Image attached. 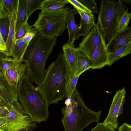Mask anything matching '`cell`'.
<instances>
[{
  "instance_id": "40",
  "label": "cell",
  "mask_w": 131,
  "mask_h": 131,
  "mask_svg": "<svg viewBox=\"0 0 131 131\" xmlns=\"http://www.w3.org/2000/svg\"><path fill=\"white\" fill-rule=\"evenodd\" d=\"M71 101V97H68L65 101V104L66 105H68L70 103Z\"/></svg>"
},
{
  "instance_id": "18",
  "label": "cell",
  "mask_w": 131,
  "mask_h": 131,
  "mask_svg": "<svg viewBox=\"0 0 131 131\" xmlns=\"http://www.w3.org/2000/svg\"><path fill=\"white\" fill-rule=\"evenodd\" d=\"M26 0H18L16 14L15 33L19 31L28 22L26 12Z\"/></svg>"
},
{
  "instance_id": "21",
  "label": "cell",
  "mask_w": 131,
  "mask_h": 131,
  "mask_svg": "<svg viewBox=\"0 0 131 131\" xmlns=\"http://www.w3.org/2000/svg\"><path fill=\"white\" fill-rule=\"evenodd\" d=\"M131 52V43H130L114 52L108 53L106 65L111 66L117 60L127 56Z\"/></svg>"
},
{
  "instance_id": "29",
  "label": "cell",
  "mask_w": 131,
  "mask_h": 131,
  "mask_svg": "<svg viewBox=\"0 0 131 131\" xmlns=\"http://www.w3.org/2000/svg\"><path fill=\"white\" fill-rule=\"evenodd\" d=\"M79 1L87 7L92 13H98L97 4L94 0H80Z\"/></svg>"
},
{
  "instance_id": "4",
  "label": "cell",
  "mask_w": 131,
  "mask_h": 131,
  "mask_svg": "<svg viewBox=\"0 0 131 131\" xmlns=\"http://www.w3.org/2000/svg\"><path fill=\"white\" fill-rule=\"evenodd\" d=\"M29 77L28 75L23 80L18 98L26 114L33 120L40 123L48 119V107L32 84Z\"/></svg>"
},
{
  "instance_id": "27",
  "label": "cell",
  "mask_w": 131,
  "mask_h": 131,
  "mask_svg": "<svg viewBox=\"0 0 131 131\" xmlns=\"http://www.w3.org/2000/svg\"><path fill=\"white\" fill-rule=\"evenodd\" d=\"M79 76L73 75L70 77L67 87V97H71L76 89V85Z\"/></svg>"
},
{
  "instance_id": "10",
  "label": "cell",
  "mask_w": 131,
  "mask_h": 131,
  "mask_svg": "<svg viewBox=\"0 0 131 131\" xmlns=\"http://www.w3.org/2000/svg\"><path fill=\"white\" fill-rule=\"evenodd\" d=\"M100 32L99 25L97 22L89 33L83 37L76 48L77 50L86 55L90 59L98 45Z\"/></svg>"
},
{
  "instance_id": "32",
  "label": "cell",
  "mask_w": 131,
  "mask_h": 131,
  "mask_svg": "<svg viewBox=\"0 0 131 131\" xmlns=\"http://www.w3.org/2000/svg\"><path fill=\"white\" fill-rule=\"evenodd\" d=\"M32 27V26L29 25L28 22L26 23L19 31L15 33L16 40L23 38Z\"/></svg>"
},
{
  "instance_id": "13",
  "label": "cell",
  "mask_w": 131,
  "mask_h": 131,
  "mask_svg": "<svg viewBox=\"0 0 131 131\" xmlns=\"http://www.w3.org/2000/svg\"><path fill=\"white\" fill-rule=\"evenodd\" d=\"M77 9L80 16V23L75 36V40L78 39L81 36H83V37H85L90 32L92 27L95 25V18L93 13H85Z\"/></svg>"
},
{
  "instance_id": "34",
  "label": "cell",
  "mask_w": 131,
  "mask_h": 131,
  "mask_svg": "<svg viewBox=\"0 0 131 131\" xmlns=\"http://www.w3.org/2000/svg\"><path fill=\"white\" fill-rule=\"evenodd\" d=\"M118 131H131V125L124 123L119 126Z\"/></svg>"
},
{
  "instance_id": "25",
  "label": "cell",
  "mask_w": 131,
  "mask_h": 131,
  "mask_svg": "<svg viewBox=\"0 0 131 131\" xmlns=\"http://www.w3.org/2000/svg\"><path fill=\"white\" fill-rule=\"evenodd\" d=\"M42 2L40 0H26V12L28 19L35 11L40 8Z\"/></svg>"
},
{
  "instance_id": "24",
  "label": "cell",
  "mask_w": 131,
  "mask_h": 131,
  "mask_svg": "<svg viewBox=\"0 0 131 131\" xmlns=\"http://www.w3.org/2000/svg\"><path fill=\"white\" fill-rule=\"evenodd\" d=\"M128 8L125 10L119 19L117 28V32L121 31L128 27L131 14L128 12Z\"/></svg>"
},
{
  "instance_id": "39",
  "label": "cell",
  "mask_w": 131,
  "mask_h": 131,
  "mask_svg": "<svg viewBox=\"0 0 131 131\" xmlns=\"http://www.w3.org/2000/svg\"><path fill=\"white\" fill-rule=\"evenodd\" d=\"M7 57L5 54L0 50V63L3 59Z\"/></svg>"
},
{
  "instance_id": "9",
  "label": "cell",
  "mask_w": 131,
  "mask_h": 131,
  "mask_svg": "<svg viewBox=\"0 0 131 131\" xmlns=\"http://www.w3.org/2000/svg\"><path fill=\"white\" fill-rule=\"evenodd\" d=\"M126 94L124 87L117 91L113 97L108 115L103 122L115 129H117L119 125L118 117L123 112Z\"/></svg>"
},
{
  "instance_id": "17",
  "label": "cell",
  "mask_w": 131,
  "mask_h": 131,
  "mask_svg": "<svg viewBox=\"0 0 131 131\" xmlns=\"http://www.w3.org/2000/svg\"><path fill=\"white\" fill-rule=\"evenodd\" d=\"M0 97L7 103L10 104L15 99L13 90L6 79L3 73L0 70Z\"/></svg>"
},
{
  "instance_id": "6",
  "label": "cell",
  "mask_w": 131,
  "mask_h": 131,
  "mask_svg": "<svg viewBox=\"0 0 131 131\" xmlns=\"http://www.w3.org/2000/svg\"><path fill=\"white\" fill-rule=\"evenodd\" d=\"M72 10L66 7L57 11L40 12L37 20L32 26L47 37L60 36L66 28L67 17Z\"/></svg>"
},
{
  "instance_id": "7",
  "label": "cell",
  "mask_w": 131,
  "mask_h": 131,
  "mask_svg": "<svg viewBox=\"0 0 131 131\" xmlns=\"http://www.w3.org/2000/svg\"><path fill=\"white\" fill-rule=\"evenodd\" d=\"M4 125L0 127L2 131H33L37 127V122L27 114L18 101L15 99Z\"/></svg>"
},
{
  "instance_id": "42",
  "label": "cell",
  "mask_w": 131,
  "mask_h": 131,
  "mask_svg": "<svg viewBox=\"0 0 131 131\" xmlns=\"http://www.w3.org/2000/svg\"><path fill=\"white\" fill-rule=\"evenodd\" d=\"M0 131H2V130L0 129Z\"/></svg>"
},
{
  "instance_id": "14",
  "label": "cell",
  "mask_w": 131,
  "mask_h": 131,
  "mask_svg": "<svg viewBox=\"0 0 131 131\" xmlns=\"http://www.w3.org/2000/svg\"><path fill=\"white\" fill-rule=\"evenodd\" d=\"M62 48L71 77L74 75L76 71L78 51L74 44L70 46H63Z\"/></svg>"
},
{
  "instance_id": "35",
  "label": "cell",
  "mask_w": 131,
  "mask_h": 131,
  "mask_svg": "<svg viewBox=\"0 0 131 131\" xmlns=\"http://www.w3.org/2000/svg\"><path fill=\"white\" fill-rule=\"evenodd\" d=\"M10 109L7 107H0V117H6L9 113Z\"/></svg>"
},
{
  "instance_id": "20",
  "label": "cell",
  "mask_w": 131,
  "mask_h": 131,
  "mask_svg": "<svg viewBox=\"0 0 131 131\" xmlns=\"http://www.w3.org/2000/svg\"><path fill=\"white\" fill-rule=\"evenodd\" d=\"M10 24L9 14L3 3L0 8V31L5 43L8 36Z\"/></svg>"
},
{
  "instance_id": "38",
  "label": "cell",
  "mask_w": 131,
  "mask_h": 131,
  "mask_svg": "<svg viewBox=\"0 0 131 131\" xmlns=\"http://www.w3.org/2000/svg\"><path fill=\"white\" fill-rule=\"evenodd\" d=\"M6 120V117H0V127L4 124Z\"/></svg>"
},
{
  "instance_id": "15",
  "label": "cell",
  "mask_w": 131,
  "mask_h": 131,
  "mask_svg": "<svg viewBox=\"0 0 131 131\" xmlns=\"http://www.w3.org/2000/svg\"><path fill=\"white\" fill-rule=\"evenodd\" d=\"M18 5L12 13L9 14L10 26L7 39L5 43L6 50L3 52L7 57H11L16 39L15 37V25Z\"/></svg>"
},
{
  "instance_id": "11",
  "label": "cell",
  "mask_w": 131,
  "mask_h": 131,
  "mask_svg": "<svg viewBox=\"0 0 131 131\" xmlns=\"http://www.w3.org/2000/svg\"><path fill=\"white\" fill-rule=\"evenodd\" d=\"M108 53L106 45L100 32L98 45L90 59V69H101L106 65Z\"/></svg>"
},
{
  "instance_id": "37",
  "label": "cell",
  "mask_w": 131,
  "mask_h": 131,
  "mask_svg": "<svg viewBox=\"0 0 131 131\" xmlns=\"http://www.w3.org/2000/svg\"><path fill=\"white\" fill-rule=\"evenodd\" d=\"M11 106V103H8L3 99L0 97V107H7L10 108Z\"/></svg>"
},
{
  "instance_id": "41",
  "label": "cell",
  "mask_w": 131,
  "mask_h": 131,
  "mask_svg": "<svg viewBox=\"0 0 131 131\" xmlns=\"http://www.w3.org/2000/svg\"><path fill=\"white\" fill-rule=\"evenodd\" d=\"M3 4V1L2 0H0V8L1 7Z\"/></svg>"
},
{
  "instance_id": "1",
  "label": "cell",
  "mask_w": 131,
  "mask_h": 131,
  "mask_svg": "<svg viewBox=\"0 0 131 131\" xmlns=\"http://www.w3.org/2000/svg\"><path fill=\"white\" fill-rule=\"evenodd\" d=\"M69 70L63 53L49 66L44 78L36 88L48 107L67 97Z\"/></svg>"
},
{
  "instance_id": "2",
  "label": "cell",
  "mask_w": 131,
  "mask_h": 131,
  "mask_svg": "<svg viewBox=\"0 0 131 131\" xmlns=\"http://www.w3.org/2000/svg\"><path fill=\"white\" fill-rule=\"evenodd\" d=\"M57 37H47L39 32L27 47L22 61L27 66L31 82H34L37 86L44 78L45 63L56 44Z\"/></svg>"
},
{
  "instance_id": "19",
  "label": "cell",
  "mask_w": 131,
  "mask_h": 131,
  "mask_svg": "<svg viewBox=\"0 0 131 131\" xmlns=\"http://www.w3.org/2000/svg\"><path fill=\"white\" fill-rule=\"evenodd\" d=\"M68 3V0H45L42 1L40 9L42 13L57 11L64 8Z\"/></svg>"
},
{
  "instance_id": "30",
  "label": "cell",
  "mask_w": 131,
  "mask_h": 131,
  "mask_svg": "<svg viewBox=\"0 0 131 131\" xmlns=\"http://www.w3.org/2000/svg\"><path fill=\"white\" fill-rule=\"evenodd\" d=\"M69 3L73 5L74 7L82 12L86 13H92L91 11L80 2L79 0H68Z\"/></svg>"
},
{
  "instance_id": "12",
  "label": "cell",
  "mask_w": 131,
  "mask_h": 131,
  "mask_svg": "<svg viewBox=\"0 0 131 131\" xmlns=\"http://www.w3.org/2000/svg\"><path fill=\"white\" fill-rule=\"evenodd\" d=\"M131 43V27L128 26L123 30L117 32L106 45L108 53L114 52Z\"/></svg>"
},
{
  "instance_id": "3",
  "label": "cell",
  "mask_w": 131,
  "mask_h": 131,
  "mask_svg": "<svg viewBox=\"0 0 131 131\" xmlns=\"http://www.w3.org/2000/svg\"><path fill=\"white\" fill-rule=\"evenodd\" d=\"M71 98L70 103L61 111L64 131H82L91 124L99 122L102 111H93L87 107L76 89Z\"/></svg>"
},
{
  "instance_id": "23",
  "label": "cell",
  "mask_w": 131,
  "mask_h": 131,
  "mask_svg": "<svg viewBox=\"0 0 131 131\" xmlns=\"http://www.w3.org/2000/svg\"><path fill=\"white\" fill-rule=\"evenodd\" d=\"M89 58L86 55L78 51L77 68L74 75H80L84 72L90 69Z\"/></svg>"
},
{
  "instance_id": "8",
  "label": "cell",
  "mask_w": 131,
  "mask_h": 131,
  "mask_svg": "<svg viewBox=\"0 0 131 131\" xmlns=\"http://www.w3.org/2000/svg\"><path fill=\"white\" fill-rule=\"evenodd\" d=\"M3 73L15 96L18 99V94L22 82L26 77L29 75L26 64L22 62L16 61L12 67Z\"/></svg>"
},
{
  "instance_id": "5",
  "label": "cell",
  "mask_w": 131,
  "mask_h": 131,
  "mask_svg": "<svg viewBox=\"0 0 131 131\" xmlns=\"http://www.w3.org/2000/svg\"><path fill=\"white\" fill-rule=\"evenodd\" d=\"M122 1L102 0L100 4L97 22L106 45L117 32L119 19L125 10Z\"/></svg>"
},
{
  "instance_id": "31",
  "label": "cell",
  "mask_w": 131,
  "mask_h": 131,
  "mask_svg": "<svg viewBox=\"0 0 131 131\" xmlns=\"http://www.w3.org/2000/svg\"><path fill=\"white\" fill-rule=\"evenodd\" d=\"M39 31V30L36 28H31L23 38L24 41L26 43L29 44L32 38Z\"/></svg>"
},
{
  "instance_id": "22",
  "label": "cell",
  "mask_w": 131,
  "mask_h": 131,
  "mask_svg": "<svg viewBox=\"0 0 131 131\" xmlns=\"http://www.w3.org/2000/svg\"><path fill=\"white\" fill-rule=\"evenodd\" d=\"M28 44L24 41L23 38L16 40L11 55L15 61L22 62Z\"/></svg>"
},
{
  "instance_id": "26",
  "label": "cell",
  "mask_w": 131,
  "mask_h": 131,
  "mask_svg": "<svg viewBox=\"0 0 131 131\" xmlns=\"http://www.w3.org/2000/svg\"><path fill=\"white\" fill-rule=\"evenodd\" d=\"M16 61L10 57H6L0 63V70L3 73L12 67Z\"/></svg>"
},
{
  "instance_id": "16",
  "label": "cell",
  "mask_w": 131,
  "mask_h": 131,
  "mask_svg": "<svg viewBox=\"0 0 131 131\" xmlns=\"http://www.w3.org/2000/svg\"><path fill=\"white\" fill-rule=\"evenodd\" d=\"M78 14L79 13L77 10L74 7L67 17L66 28L68 30L69 38L68 42L63 46H70L74 44L76 35L79 28L78 25L75 23L74 17L75 15Z\"/></svg>"
},
{
  "instance_id": "36",
  "label": "cell",
  "mask_w": 131,
  "mask_h": 131,
  "mask_svg": "<svg viewBox=\"0 0 131 131\" xmlns=\"http://www.w3.org/2000/svg\"><path fill=\"white\" fill-rule=\"evenodd\" d=\"M6 50L5 43L0 31V50L3 53Z\"/></svg>"
},
{
  "instance_id": "28",
  "label": "cell",
  "mask_w": 131,
  "mask_h": 131,
  "mask_svg": "<svg viewBox=\"0 0 131 131\" xmlns=\"http://www.w3.org/2000/svg\"><path fill=\"white\" fill-rule=\"evenodd\" d=\"M18 0H2L3 5L9 14L12 13L18 5Z\"/></svg>"
},
{
  "instance_id": "33",
  "label": "cell",
  "mask_w": 131,
  "mask_h": 131,
  "mask_svg": "<svg viewBox=\"0 0 131 131\" xmlns=\"http://www.w3.org/2000/svg\"><path fill=\"white\" fill-rule=\"evenodd\" d=\"M90 131H116L108 125L103 123H97L96 126Z\"/></svg>"
}]
</instances>
